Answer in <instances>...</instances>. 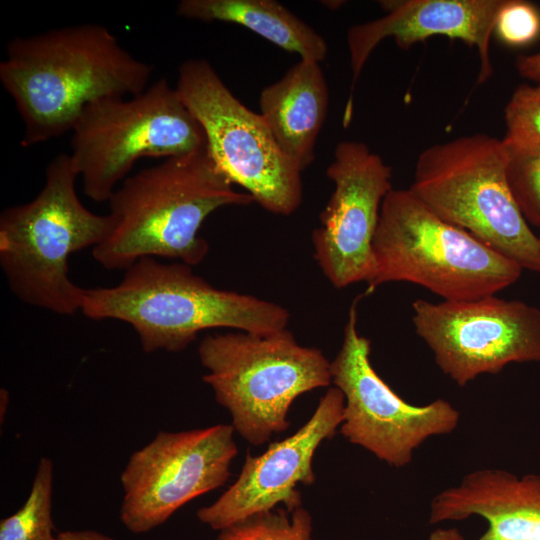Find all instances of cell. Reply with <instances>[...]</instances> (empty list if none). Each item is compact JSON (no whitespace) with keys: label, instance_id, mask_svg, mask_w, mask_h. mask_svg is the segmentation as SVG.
I'll use <instances>...</instances> for the list:
<instances>
[{"label":"cell","instance_id":"1","mask_svg":"<svg viewBox=\"0 0 540 540\" xmlns=\"http://www.w3.org/2000/svg\"><path fill=\"white\" fill-rule=\"evenodd\" d=\"M152 71L107 27L85 23L14 37L0 81L24 124L21 144L30 147L71 131L93 102L142 93Z\"/></svg>","mask_w":540,"mask_h":540},{"label":"cell","instance_id":"2","mask_svg":"<svg viewBox=\"0 0 540 540\" xmlns=\"http://www.w3.org/2000/svg\"><path fill=\"white\" fill-rule=\"evenodd\" d=\"M254 202L216 166L207 148L164 159L122 181L108 200L115 227L92 249L107 270H126L144 257L201 263L208 242L199 235L220 207Z\"/></svg>","mask_w":540,"mask_h":540},{"label":"cell","instance_id":"3","mask_svg":"<svg viewBox=\"0 0 540 540\" xmlns=\"http://www.w3.org/2000/svg\"><path fill=\"white\" fill-rule=\"evenodd\" d=\"M80 312L129 324L146 353L180 352L213 328L268 335L286 329L290 318L279 304L218 289L191 266L154 257L137 260L114 286L86 289Z\"/></svg>","mask_w":540,"mask_h":540},{"label":"cell","instance_id":"4","mask_svg":"<svg viewBox=\"0 0 540 540\" xmlns=\"http://www.w3.org/2000/svg\"><path fill=\"white\" fill-rule=\"evenodd\" d=\"M79 174L70 154L56 155L31 201L0 215V266L23 303L69 316L81 311L85 290L69 275L70 256L104 242L115 219L87 209L76 192Z\"/></svg>","mask_w":540,"mask_h":540},{"label":"cell","instance_id":"5","mask_svg":"<svg viewBox=\"0 0 540 540\" xmlns=\"http://www.w3.org/2000/svg\"><path fill=\"white\" fill-rule=\"evenodd\" d=\"M374 269L367 293L388 282L423 286L446 301L495 295L522 268L469 232L447 223L410 190L384 198L372 243Z\"/></svg>","mask_w":540,"mask_h":540},{"label":"cell","instance_id":"6","mask_svg":"<svg viewBox=\"0 0 540 540\" xmlns=\"http://www.w3.org/2000/svg\"><path fill=\"white\" fill-rule=\"evenodd\" d=\"M508 150L485 133L425 148L409 190L435 215L518 264L540 272V242L511 193Z\"/></svg>","mask_w":540,"mask_h":540},{"label":"cell","instance_id":"7","mask_svg":"<svg viewBox=\"0 0 540 540\" xmlns=\"http://www.w3.org/2000/svg\"><path fill=\"white\" fill-rule=\"evenodd\" d=\"M198 353L208 371L203 381L231 414L234 430L255 446L288 429L298 396L332 383L322 351L301 346L287 329L207 335Z\"/></svg>","mask_w":540,"mask_h":540},{"label":"cell","instance_id":"8","mask_svg":"<svg viewBox=\"0 0 540 540\" xmlns=\"http://www.w3.org/2000/svg\"><path fill=\"white\" fill-rule=\"evenodd\" d=\"M70 157L83 191L108 201L141 158H170L206 148L205 132L166 78L142 93L89 104L74 124Z\"/></svg>","mask_w":540,"mask_h":540},{"label":"cell","instance_id":"9","mask_svg":"<svg viewBox=\"0 0 540 540\" xmlns=\"http://www.w3.org/2000/svg\"><path fill=\"white\" fill-rule=\"evenodd\" d=\"M176 89L201 124L216 166L265 210L290 215L301 205L302 170L277 144L259 113L247 108L206 59L178 68Z\"/></svg>","mask_w":540,"mask_h":540},{"label":"cell","instance_id":"10","mask_svg":"<svg viewBox=\"0 0 540 540\" xmlns=\"http://www.w3.org/2000/svg\"><path fill=\"white\" fill-rule=\"evenodd\" d=\"M360 298L350 306L342 346L330 364L332 383L345 399L340 433L379 460L401 468L429 438L455 431L460 412L442 398L412 405L378 375L370 361V340L357 329Z\"/></svg>","mask_w":540,"mask_h":540},{"label":"cell","instance_id":"11","mask_svg":"<svg viewBox=\"0 0 540 540\" xmlns=\"http://www.w3.org/2000/svg\"><path fill=\"white\" fill-rule=\"evenodd\" d=\"M416 334L438 368L463 387L511 363L540 362V310L495 295L466 301L412 304Z\"/></svg>","mask_w":540,"mask_h":540},{"label":"cell","instance_id":"12","mask_svg":"<svg viewBox=\"0 0 540 540\" xmlns=\"http://www.w3.org/2000/svg\"><path fill=\"white\" fill-rule=\"evenodd\" d=\"M234 431L229 424L160 431L132 453L120 475L125 528L149 532L191 500L223 486L238 453Z\"/></svg>","mask_w":540,"mask_h":540},{"label":"cell","instance_id":"13","mask_svg":"<svg viewBox=\"0 0 540 540\" xmlns=\"http://www.w3.org/2000/svg\"><path fill=\"white\" fill-rule=\"evenodd\" d=\"M334 191L312 233L314 258L336 288L367 282L380 209L392 188V169L361 141L337 144L326 170Z\"/></svg>","mask_w":540,"mask_h":540},{"label":"cell","instance_id":"14","mask_svg":"<svg viewBox=\"0 0 540 540\" xmlns=\"http://www.w3.org/2000/svg\"><path fill=\"white\" fill-rule=\"evenodd\" d=\"M344 405L343 393L335 386L329 388L311 418L294 434L272 443L258 456L247 454L237 480L215 502L197 511L199 521L220 531L278 504L289 512L301 507L296 487L314 483V454L336 434Z\"/></svg>","mask_w":540,"mask_h":540},{"label":"cell","instance_id":"15","mask_svg":"<svg viewBox=\"0 0 540 540\" xmlns=\"http://www.w3.org/2000/svg\"><path fill=\"white\" fill-rule=\"evenodd\" d=\"M505 0H397L382 1L386 14L355 25L348 30L347 43L352 71V86L372 51L384 39L392 37L398 47L432 36L459 39L477 49L480 66L477 83L493 73L490 40L497 16Z\"/></svg>","mask_w":540,"mask_h":540},{"label":"cell","instance_id":"16","mask_svg":"<svg viewBox=\"0 0 540 540\" xmlns=\"http://www.w3.org/2000/svg\"><path fill=\"white\" fill-rule=\"evenodd\" d=\"M471 516L488 524L477 540H540V474L477 469L430 502V524Z\"/></svg>","mask_w":540,"mask_h":540},{"label":"cell","instance_id":"17","mask_svg":"<svg viewBox=\"0 0 540 540\" xmlns=\"http://www.w3.org/2000/svg\"><path fill=\"white\" fill-rule=\"evenodd\" d=\"M329 91L320 63L301 59L259 96L260 115L282 151L305 170L315 159Z\"/></svg>","mask_w":540,"mask_h":540},{"label":"cell","instance_id":"18","mask_svg":"<svg viewBox=\"0 0 540 540\" xmlns=\"http://www.w3.org/2000/svg\"><path fill=\"white\" fill-rule=\"evenodd\" d=\"M177 13L193 20L241 25L301 59L320 63L328 53L319 33L273 0H181Z\"/></svg>","mask_w":540,"mask_h":540},{"label":"cell","instance_id":"19","mask_svg":"<svg viewBox=\"0 0 540 540\" xmlns=\"http://www.w3.org/2000/svg\"><path fill=\"white\" fill-rule=\"evenodd\" d=\"M53 480L52 461L41 457L24 504L0 522V540H54Z\"/></svg>","mask_w":540,"mask_h":540},{"label":"cell","instance_id":"20","mask_svg":"<svg viewBox=\"0 0 540 540\" xmlns=\"http://www.w3.org/2000/svg\"><path fill=\"white\" fill-rule=\"evenodd\" d=\"M312 518L302 506L254 515L219 531L213 540H311Z\"/></svg>","mask_w":540,"mask_h":540},{"label":"cell","instance_id":"21","mask_svg":"<svg viewBox=\"0 0 540 540\" xmlns=\"http://www.w3.org/2000/svg\"><path fill=\"white\" fill-rule=\"evenodd\" d=\"M506 148L513 198L525 220L540 229V145Z\"/></svg>","mask_w":540,"mask_h":540},{"label":"cell","instance_id":"22","mask_svg":"<svg viewBox=\"0 0 540 540\" xmlns=\"http://www.w3.org/2000/svg\"><path fill=\"white\" fill-rule=\"evenodd\" d=\"M504 118L506 147L540 145V85L517 87L508 101Z\"/></svg>","mask_w":540,"mask_h":540},{"label":"cell","instance_id":"23","mask_svg":"<svg viewBox=\"0 0 540 540\" xmlns=\"http://www.w3.org/2000/svg\"><path fill=\"white\" fill-rule=\"evenodd\" d=\"M495 31L506 44H528L540 33V13L529 2L505 0L497 16Z\"/></svg>","mask_w":540,"mask_h":540},{"label":"cell","instance_id":"24","mask_svg":"<svg viewBox=\"0 0 540 540\" xmlns=\"http://www.w3.org/2000/svg\"><path fill=\"white\" fill-rule=\"evenodd\" d=\"M515 65L522 77L540 83V51L518 56Z\"/></svg>","mask_w":540,"mask_h":540},{"label":"cell","instance_id":"25","mask_svg":"<svg viewBox=\"0 0 540 540\" xmlns=\"http://www.w3.org/2000/svg\"><path fill=\"white\" fill-rule=\"evenodd\" d=\"M54 540H114L104 533L85 529V530H66L57 533Z\"/></svg>","mask_w":540,"mask_h":540},{"label":"cell","instance_id":"26","mask_svg":"<svg viewBox=\"0 0 540 540\" xmlns=\"http://www.w3.org/2000/svg\"><path fill=\"white\" fill-rule=\"evenodd\" d=\"M426 540H465V538L457 528H437Z\"/></svg>","mask_w":540,"mask_h":540},{"label":"cell","instance_id":"27","mask_svg":"<svg viewBox=\"0 0 540 540\" xmlns=\"http://www.w3.org/2000/svg\"><path fill=\"white\" fill-rule=\"evenodd\" d=\"M9 401V393L6 389L0 391V422L3 423V417L6 414L7 404Z\"/></svg>","mask_w":540,"mask_h":540},{"label":"cell","instance_id":"28","mask_svg":"<svg viewBox=\"0 0 540 540\" xmlns=\"http://www.w3.org/2000/svg\"><path fill=\"white\" fill-rule=\"evenodd\" d=\"M538 238H539V242H540V234H539Z\"/></svg>","mask_w":540,"mask_h":540}]
</instances>
